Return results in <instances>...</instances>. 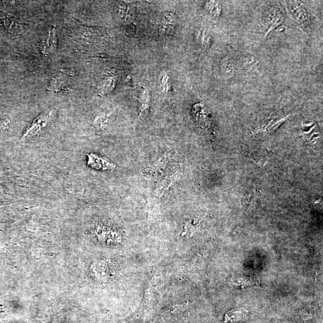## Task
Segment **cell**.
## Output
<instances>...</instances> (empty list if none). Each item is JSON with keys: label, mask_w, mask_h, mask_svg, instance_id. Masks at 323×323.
Listing matches in <instances>:
<instances>
[{"label": "cell", "mask_w": 323, "mask_h": 323, "mask_svg": "<svg viewBox=\"0 0 323 323\" xmlns=\"http://www.w3.org/2000/svg\"><path fill=\"white\" fill-rule=\"evenodd\" d=\"M221 71L227 78L235 76L240 71L238 60L229 57L224 58L221 64Z\"/></svg>", "instance_id": "6"}, {"label": "cell", "mask_w": 323, "mask_h": 323, "mask_svg": "<svg viewBox=\"0 0 323 323\" xmlns=\"http://www.w3.org/2000/svg\"><path fill=\"white\" fill-rule=\"evenodd\" d=\"M240 70L245 72L258 73L261 65L257 58L253 55H244L238 60Z\"/></svg>", "instance_id": "3"}, {"label": "cell", "mask_w": 323, "mask_h": 323, "mask_svg": "<svg viewBox=\"0 0 323 323\" xmlns=\"http://www.w3.org/2000/svg\"><path fill=\"white\" fill-rule=\"evenodd\" d=\"M52 113H53L52 111H50V112L43 113L38 117L24 132L21 140H24L29 137H35L41 133L42 129L46 127L49 121H50Z\"/></svg>", "instance_id": "1"}, {"label": "cell", "mask_w": 323, "mask_h": 323, "mask_svg": "<svg viewBox=\"0 0 323 323\" xmlns=\"http://www.w3.org/2000/svg\"><path fill=\"white\" fill-rule=\"evenodd\" d=\"M196 38L197 41L204 48L210 47L211 38L210 34L204 30H196Z\"/></svg>", "instance_id": "11"}, {"label": "cell", "mask_w": 323, "mask_h": 323, "mask_svg": "<svg viewBox=\"0 0 323 323\" xmlns=\"http://www.w3.org/2000/svg\"><path fill=\"white\" fill-rule=\"evenodd\" d=\"M177 177V172H175L174 173L168 175V176L166 177L164 179H163L162 181L160 182L158 186V188H157V195L158 196H162L164 195V194L167 192V190L170 188L172 184L176 181Z\"/></svg>", "instance_id": "9"}, {"label": "cell", "mask_w": 323, "mask_h": 323, "mask_svg": "<svg viewBox=\"0 0 323 323\" xmlns=\"http://www.w3.org/2000/svg\"><path fill=\"white\" fill-rule=\"evenodd\" d=\"M288 9L291 16L301 26H306L309 21L306 9L299 2H288Z\"/></svg>", "instance_id": "2"}, {"label": "cell", "mask_w": 323, "mask_h": 323, "mask_svg": "<svg viewBox=\"0 0 323 323\" xmlns=\"http://www.w3.org/2000/svg\"><path fill=\"white\" fill-rule=\"evenodd\" d=\"M206 9L212 17L217 18L220 16L222 7L220 3L217 2H208L205 5Z\"/></svg>", "instance_id": "12"}, {"label": "cell", "mask_w": 323, "mask_h": 323, "mask_svg": "<svg viewBox=\"0 0 323 323\" xmlns=\"http://www.w3.org/2000/svg\"><path fill=\"white\" fill-rule=\"evenodd\" d=\"M3 26L9 32L14 34H21L24 32L25 27L23 25L11 18H5L3 20Z\"/></svg>", "instance_id": "10"}, {"label": "cell", "mask_w": 323, "mask_h": 323, "mask_svg": "<svg viewBox=\"0 0 323 323\" xmlns=\"http://www.w3.org/2000/svg\"><path fill=\"white\" fill-rule=\"evenodd\" d=\"M64 80L60 76H58L52 81L51 88L52 91L58 92L62 89L64 84Z\"/></svg>", "instance_id": "13"}, {"label": "cell", "mask_w": 323, "mask_h": 323, "mask_svg": "<svg viewBox=\"0 0 323 323\" xmlns=\"http://www.w3.org/2000/svg\"><path fill=\"white\" fill-rule=\"evenodd\" d=\"M266 21L269 29L267 30L266 36L273 28L278 27L283 21V15L278 9H272L266 14Z\"/></svg>", "instance_id": "7"}, {"label": "cell", "mask_w": 323, "mask_h": 323, "mask_svg": "<svg viewBox=\"0 0 323 323\" xmlns=\"http://www.w3.org/2000/svg\"><path fill=\"white\" fill-rule=\"evenodd\" d=\"M88 165L89 167L98 170H113L116 165L106 158L91 153L88 155Z\"/></svg>", "instance_id": "5"}, {"label": "cell", "mask_w": 323, "mask_h": 323, "mask_svg": "<svg viewBox=\"0 0 323 323\" xmlns=\"http://www.w3.org/2000/svg\"><path fill=\"white\" fill-rule=\"evenodd\" d=\"M9 122L7 120L0 119V131H4L9 127Z\"/></svg>", "instance_id": "15"}, {"label": "cell", "mask_w": 323, "mask_h": 323, "mask_svg": "<svg viewBox=\"0 0 323 323\" xmlns=\"http://www.w3.org/2000/svg\"><path fill=\"white\" fill-rule=\"evenodd\" d=\"M248 315V310L244 308H236L230 310L224 316V322H235L242 320Z\"/></svg>", "instance_id": "8"}, {"label": "cell", "mask_w": 323, "mask_h": 323, "mask_svg": "<svg viewBox=\"0 0 323 323\" xmlns=\"http://www.w3.org/2000/svg\"><path fill=\"white\" fill-rule=\"evenodd\" d=\"M42 51L46 55L54 53L58 47L56 28L52 27L46 34L42 44Z\"/></svg>", "instance_id": "4"}, {"label": "cell", "mask_w": 323, "mask_h": 323, "mask_svg": "<svg viewBox=\"0 0 323 323\" xmlns=\"http://www.w3.org/2000/svg\"><path fill=\"white\" fill-rule=\"evenodd\" d=\"M114 84H115V80L113 78H109L106 80L104 82L103 85L102 86L103 92H109L112 91Z\"/></svg>", "instance_id": "14"}]
</instances>
